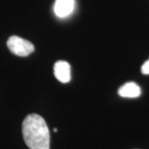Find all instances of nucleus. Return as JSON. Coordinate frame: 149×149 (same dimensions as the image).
I'll list each match as a JSON object with an SVG mask.
<instances>
[{"instance_id":"obj_5","label":"nucleus","mask_w":149,"mask_h":149,"mask_svg":"<svg viewBox=\"0 0 149 149\" xmlns=\"http://www.w3.org/2000/svg\"><path fill=\"white\" fill-rule=\"evenodd\" d=\"M118 92L123 98H138L141 95V88L134 82H128L122 85Z\"/></svg>"},{"instance_id":"obj_1","label":"nucleus","mask_w":149,"mask_h":149,"mask_svg":"<svg viewBox=\"0 0 149 149\" xmlns=\"http://www.w3.org/2000/svg\"><path fill=\"white\" fill-rule=\"evenodd\" d=\"M22 132L29 149H50V132L42 116L28 114L22 122Z\"/></svg>"},{"instance_id":"obj_6","label":"nucleus","mask_w":149,"mask_h":149,"mask_svg":"<svg viewBox=\"0 0 149 149\" xmlns=\"http://www.w3.org/2000/svg\"><path fill=\"white\" fill-rule=\"evenodd\" d=\"M141 72L143 74H149V60H148L141 68Z\"/></svg>"},{"instance_id":"obj_4","label":"nucleus","mask_w":149,"mask_h":149,"mask_svg":"<svg viewBox=\"0 0 149 149\" xmlns=\"http://www.w3.org/2000/svg\"><path fill=\"white\" fill-rule=\"evenodd\" d=\"M74 8V0H56L54 5L56 15L64 18L70 15Z\"/></svg>"},{"instance_id":"obj_7","label":"nucleus","mask_w":149,"mask_h":149,"mask_svg":"<svg viewBox=\"0 0 149 149\" xmlns=\"http://www.w3.org/2000/svg\"><path fill=\"white\" fill-rule=\"evenodd\" d=\"M53 131L55 132V133H56V132H57V129H56V128H54Z\"/></svg>"},{"instance_id":"obj_3","label":"nucleus","mask_w":149,"mask_h":149,"mask_svg":"<svg viewBox=\"0 0 149 149\" xmlns=\"http://www.w3.org/2000/svg\"><path fill=\"white\" fill-rule=\"evenodd\" d=\"M54 74L61 83H68L71 79L70 65L65 61H58L54 65Z\"/></svg>"},{"instance_id":"obj_2","label":"nucleus","mask_w":149,"mask_h":149,"mask_svg":"<svg viewBox=\"0 0 149 149\" xmlns=\"http://www.w3.org/2000/svg\"><path fill=\"white\" fill-rule=\"evenodd\" d=\"M11 52L17 56H27L34 52V46L29 41L17 36H12L7 42Z\"/></svg>"}]
</instances>
